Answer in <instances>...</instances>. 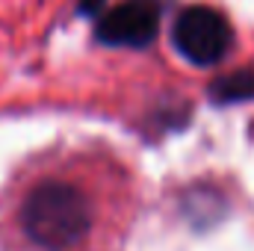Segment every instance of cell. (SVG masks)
<instances>
[{"mask_svg":"<svg viewBox=\"0 0 254 251\" xmlns=\"http://www.w3.org/2000/svg\"><path fill=\"white\" fill-rule=\"evenodd\" d=\"M125 178L92 157L39 160L15 184L9 228L24 251H104Z\"/></svg>","mask_w":254,"mask_h":251,"instance_id":"1","label":"cell"},{"mask_svg":"<svg viewBox=\"0 0 254 251\" xmlns=\"http://www.w3.org/2000/svg\"><path fill=\"white\" fill-rule=\"evenodd\" d=\"M172 39L178 54L192 65H216L228 57L234 45V30L222 12L210 6H190L178 15Z\"/></svg>","mask_w":254,"mask_h":251,"instance_id":"2","label":"cell"},{"mask_svg":"<svg viewBox=\"0 0 254 251\" xmlns=\"http://www.w3.org/2000/svg\"><path fill=\"white\" fill-rule=\"evenodd\" d=\"M163 0H122L98 18L95 36L113 48H145L157 39Z\"/></svg>","mask_w":254,"mask_h":251,"instance_id":"3","label":"cell"}]
</instances>
